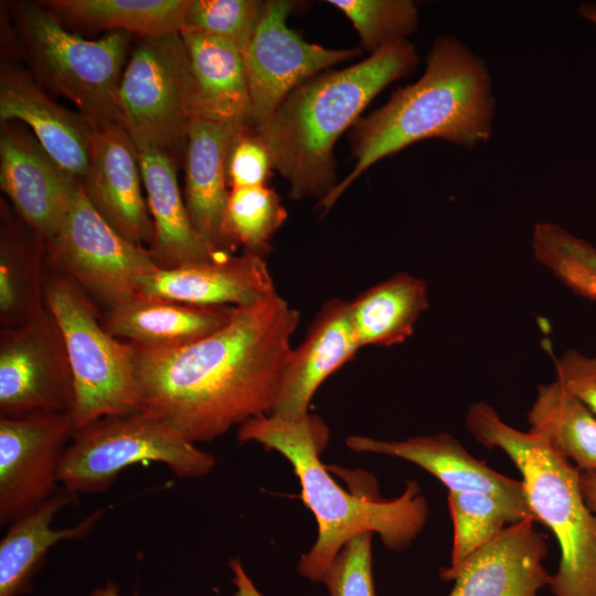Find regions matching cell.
<instances>
[{"label":"cell","instance_id":"ab89813d","mask_svg":"<svg viewBox=\"0 0 596 596\" xmlns=\"http://www.w3.org/2000/svg\"><path fill=\"white\" fill-rule=\"evenodd\" d=\"M578 13L585 20L596 25V2H584L578 7Z\"/></svg>","mask_w":596,"mask_h":596},{"label":"cell","instance_id":"1f68e13d","mask_svg":"<svg viewBox=\"0 0 596 596\" xmlns=\"http://www.w3.org/2000/svg\"><path fill=\"white\" fill-rule=\"evenodd\" d=\"M536 260L575 294L596 300V247L557 224L538 223L533 230Z\"/></svg>","mask_w":596,"mask_h":596},{"label":"cell","instance_id":"d6a6232c","mask_svg":"<svg viewBox=\"0 0 596 596\" xmlns=\"http://www.w3.org/2000/svg\"><path fill=\"white\" fill-rule=\"evenodd\" d=\"M356 30L370 55L386 45L406 40L418 28L419 14L411 0H328Z\"/></svg>","mask_w":596,"mask_h":596},{"label":"cell","instance_id":"3957f363","mask_svg":"<svg viewBox=\"0 0 596 596\" xmlns=\"http://www.w3.org/2000/svg\"><path fill=\"white\" fill-rule=\"evenodd\" d=\"M329 428L313 414L297 419L260 415L238 427L241 443L255 441L281 454L300 481L301 499L313 513L318 536L297 563L298 573L321 583L341 549L353 538L376 532L384 546L406 549L423 530L428 505L416 481L392 500L368 498L343 490L320 461Z\"/></svg>","mask_w":596,"mask_h":596},{"label":"cell","instance_id":"ba28073f","mask_svg":"<svg viewBox=\"0 0 596 596\" xmlns=\"http://www.w3.org/2000/svg\"><path fill=\"white\" fill-rule=\"evenodd\" d=\"M148 462L162 464L175 477L191 479L211 472L215 457L152 415L137 411L75 429L61 460L58 481L77 494L99 493L126 468Z\"/></svg>","mask_w":596,"mask_h":596},{"label":"cell","instance_id":"7c38bea8","mask_svg":"<svg viewBox=\"0 0 596 596\" xmlns=\"http://www.w3.org/2000/svg\"><path fill=\"white\" fill-rule=\"evenodd\" d=\"M0 416L71 412L73 380L60 329L47 307L0 340Z\"/></svg>","mask_w":596,"mask_h":596},{"label":"cell","instance_id":"5b68a950","mask_svg":"<svg viewBox=\"0 0 596 596\" xmlns=\"http://www.w3.org/2000/svg\"><path fill=\"white\" fill-rule=\"evenodd\" d=\"M465 426L485 447L505 453L521 473L536 522L556 538L561 557L550 579L553 596H596V514L583 497L581 469L541 435L508 425L486 402L469 406Z\"/></svg>","mask_w":596,"mask_h":596},{"label":"cell","instance_id":"30bf717a","mask_svg":"<svg viewBox=\"0 0 596 596\" xmlns=\"http://www.w3.org/2000/svg\"><path fill=\"white\" fill-rule=\"evenodd\" d=\"M46 242L55 263L110 309L137 297L140 276L159 267L148 248L110 226L81 183L60 228Z\"/></svg>","mask_w":596,"mask_h":596},{"label":"cell","instance_id":"83f0119b","mask_svg":"<svg viewBox=\"0 0 596 596\" xmlns=\"http://www.w3.org/2000/svg\"><path fill=\"white\" fill-rule=\"evenodd\" d=\"M526 418L557 454L581 471H596V416L558 381L538 385Z\"/></svg>","mask_w":596,"mask_h":596},{"label":"cell","instance_id":"7402d4cb","mask_svg":"<svg viewBox=\"0 0 596 596\" xmlns=\"http://www.w3.org/2000/svg\"><path fill=\"white\" fill-rule=\"evenodd\" d=\"M134 142L155 225L148 249L156 264L160 268H172L226 257L215 254L194 230L179 189L175 158L156 145Z\"/></svg>","mask_w":596,"mask_h":596},{"label":"cell","instance_id":"7a4b0ae2","mask_svg":"<svg viewBox=\"0 0 596 596\" xmlns=\"http://www.w3.org/2000/svg\"><path fill=\"white\" fill-rule=\"evenodd\" d=\"M494 111L492 81L485 60L454 35L437 38L423 75L354 124L350 143L355 164L319 206L328 211L365 170L415 142L441 139L465 148L487 142Z\"/></svg>","mask_w":596,"mask_h":596},{"label":"cell","instance_id":"f546056e","mask_svg":"<svg viewBox=\"0 0 596 596\" xmlns=\"http://www.w3.org/2000/svg\"><path fill=\"white\" fill-rule=\"evenodd\" d=\"M447 501L454 539L450 563L440 571V578L457 570L472 553L493 540L508 525L530 519L483 491H448Z\"/></svg>","mask_w":596,"mask_h":596},{"label":"cell","instance_id":"6da1fadb","mask_svg":"<svg viewBox=\"0 0 596 596\" xmlns=\"http://www.w3.org/2000/svg\"><path fill=\"white\" fill-rule=\"evenodd\" d=\"M299 321L298 310L276 292L237 307L226 326L191 344L129 342L140 411L194 444L272 414Z\"/></svg>","mask_w":596,"mask_h":596},{"label":"cell","instance_id":"8d00e7d4","mask_svg":"<svg viewBox=\"0 0 596 596\" xmlns=\"http://www.w3.org/2000/svg\"><path fill=\"white\" fill-rule=\"evenodd\" d=\"M556 381L596 416V355L568 349L554 361Z\"/></svg>","mask_w":596,"mask_h":596},{"label":"cell","instance_id":"277c9868","mask_svg":"<svg viewBox=\"0 0 596 596\" xmlns=\"http://www.w3.org/2000/svg\"><path fill=\"white\" fill-rule=\"evenodd\" d=\"M419 57L407 39L393 42L347 68L299 85L256 130L292 200L321 201L338 184L334 145L386 86L413 72Z\"/></svg>","mask_w":596,"mask_h":596},{"label":"cell","instance_id":"4dcf8cb0","mask_svg":"<svg viewBox=\"0 0 596 596\" xmlns=\"http://www.w3.org/2000/svg\"><path fill=\"white\" fill-rule=\"evenodd\" d=\"M287 219V211L274 189L266 185L236 188L230 192L224 233L235 249L265 257L270 240Z\"/></svg>","mask_w":596,"mask_h":596},{"label":"cell","instance_id":"8fae6325","mask_svg":"<svg viewBox=\"0 0 596 596\" xmlns=\"http://www.w3.org/2000/svg\"><path fill=\"white\" fill-rule=\"evenodd\" d=\"M292 8L287 0L265 1L260 22L243 54L255 130L270 120L299 85L362 54L359 47L328 49L305 41L287 25Z\"/></svg>","mask_w":596,"mask_h":596},{"label":"cell","instance_id":"603a6c76","mask_svg":"<svg viewBox=\"0 0 596 596\" xmlns=\"http://www.w3.org/2000/svg\"><path fill=\"white\" fill-rule=\"evenodd\" d=\"M192 77L191 115L233 130L253 128L244 57L233 46L182 29Z\"/></svg>","mask_w":596,"mask_h":596},{"label":"cell","instance_id":"9a60e30c","mask_svg":"<svg viewBox=\"0 0 596 596\" xmlns=\"http://www.w3.org/2000/svg\"><path fill=\"white\" fill-rule=\"evenodd\" d=\"M0 185L18 214L46 241L60 228L79 181L58 167L36 138L1 123Z\"/></svg>","mask_w":596,"mask_h":596},{"label":"cell","instance_id":"d6986e66","mask_svg":"<svg viewBox=\"0 0 596 596\" xmlns=\"http://www.w3.org/2000/svg\"><path fill=\"white\" fill-rule=\"evenodd\" d=\"M0 120L24 123L58 167L76 180L83 179L94 128L79 113L52 100L23 70L1 68Z\"/></svg>","mask_w":596,"mask_h":596},{"label":"cell","instance_id":"ac0fdd59","mask_svg":"<svg viewBox=\"0 0 596 596\" xmlns=\"http://www.w3.org/2000/svg\"><path fill=\"white\" fill-rule=\"evenodd\" d=\"M345 444L353 451L382 454L413 462L435 476L448 491L478 490L494 496L522 517L536 522L522 481L497 472L485 460L472 456L450 434L403 440L354 435L348 437Z\"/></svg>","mask_w":596,"mask_h":596},{"label":"cell","instance_id":"52a82bcc","mask_svg":"<svg viewBox=\"0 0 596 596\" xmlns=\"http://www.w3.org/2000/svg\"><path fill=\"white\" fill-rule=\"evenodd\" d=\"M44 297L65 345L73 380L75 429L106 416L140 411L131 344L111 336L71 279L44 280Z\"/></svg>","mask_w":596,"mask_h":596},{"label":"cell","instance_id":"cb8c5ba5","mask_svg":"<svg viewBox=\"0 0 596 596\" xmlns=\"http://www.w3.org/2000/svg\"><path fill=\"white\" fill-rule=\"evenodd\" d=\"M77 501V493L60 486L45 502L9 523L0 541V596L30 593L49 551L60 542L84 539L106 513L98 508L72 526L53 528L55 514Z\"/></svg>","mask_w":596,"mask_h":596},{"label":"cell","instance_id":"f35d334b","mask_svg":"<svg viewBox=\"0 0 596 596\" xmlns=\"http://www.w3.org/2000/svg\"><path fill=\"white\" fill-rule=\"evenodd\" d=\"M579 483L587 505L596 514V471H581Z\"/></svg>","mask_w":596,"mask_h":596},{"label":"cell","instance_id":"d590c367","mask_svg":"<svg viewBox=\"0 0 596 596\" xmlns=\"http://www.w3.org/2000/svg\"><path fill=\"white\" fill-rule=\"evenodd\" d=\"M274 170L268 147L254 128L236 131L227 159L232 189L265 185Z\"/></svg>","mask_w":596,"mask_h":596},{"label":"cell","instance_id":"5bb4252c","mask_svg":"<svg viewBox=\"0 0 596 596\" xmlns=\"http://www.w3.org/2000/svg\"><path fill=\"white\" fill-rule=\"evenodd\" d=\"M95 210L131 243L151 245L155 225L142 195L136 145L118 124L94 129L88 168L79 181Z\"/></svg>","mask_w":596,"mask_h":596},{"label":"cell","instance_id":"9c48e42d","mask_svg":"<svg viewBox=\"0 0 596 596\" xmlns=\"http://www.w3.org/2000/svg\"><path fill=\"white\" fill-rule=\"evenodd\" d=\"M118 91L123 125L135 141L156 145L175 158L185 151L192 119V77L180 32L140 38Z\"/></svg>","mask_w":596,"mask_h":596},{"label":"cell","instance_id":"4fadbf2b","mask_svg":"<svg viewBox=\"0 0 596 596\" xmlns=\"http://www.w3.org/2000/svg\"><path fill=\"white\" fill-rule=\"evenodd\" d=\"M75 425L71 412L0 417V523L9 524L60 488L58 469Z\"/></svg>","mask_w":596,"mask_h":596},{"label":"cell","instance_id":"8992f818","mask_svg":"<svg viewBox=\"0 0 596 596\" xmlns=\"http://www.w3.org/2000/svg\"><path fill=\"white\" fill-rule=\"evenodd\" d=\"M14 19L39 82L74 104L94 128L123 125L118 91L131 33L86 40L38 2H17Z\"/></svg>","mask_w":596,"mask_h":596},{"label":"cell","instance_id":"f1b7e54d","mask_svg":"<svg viewBox=\"0 0 596 596\" xmlns=\"http://www.w3.org/2000/svg\"><path fill=\"white\" fill-rule=\"evenodd\" d=\"M0 245V315L6 328L22 326L45 307L41 276L42 236L29 240L2 216Z\"/></svg>","mask_w":596,"mask_h":596},{"label":"cell","instance_id":"e575fe53","mask_svg":"<svg viewBox=\"0 0 596 596\" xmlns=\"http://www.w3.org/2000/svg\"><path fill=\"white\" fill-rule=\"evenodd\" d=\"M372 536V532L362 533L341 549L321 582L329 596H375Z\"/></svg>","mask_w":596,"mask_h":596},{"label":"cell","instance_id":"d4e9b609","mask_svg":"<svg viewBox=\"0 0 596 596\" xmlns=\"http://www.w3.org/2000/svg\"><path fill=\"white\" fill-rule=\"evenodd\" d=\"M233 306H195L138 295L111 308L104 328L114 337L146 348H179L201 340L226 326Z\"/></svg>","mask_w":596,"mask_h":596},{"label":"cell","instance_id":"44dd1931","mask_svg":"<svg viewBox=\"0 0 596 596\" xmlns=\"http://www.w3.org/2000/svg\"><path fill=\"white\" fill-rule=\"evenodd\" d=\"M235 132L221 124L192 118L184 153L189 217L204 243L221 256L234 251L224 233V220L231 192L226 188L227 159Z\"/></svg>","mask_w":596,"mask_h":596},{"label":"cell","instance_id":"4316f807","mask_svg":"<svg viewBox=\"0 0 596 596\" xmlns=\"http://www.w3.org/2000/svg\"><path fill=\"white\" fill-rule=\"evenodd\" d=\"M60 21L156 38L180 32L191 0H43Z\"/></svg>","mask_w":596,"mask_h":596},{"label":"cell","instance_id":"e0dca14e","mask_svg":"<svg viewBox=\"0 0 596 596\" xmlns=\"http://www.w3.org/2000/svg\"><path fill=\"white\" fill-rule=\"evenodd\" d=\"M276 294L265 257L241 255L160 268L140 276L138 295L195 306L243 307Z\"/></svg>","mask_w":596,"mask_h":596},{"label":"cell","instance_id":"74e56055","mask_svg":"<svg viewBox=\"0 0 596 596\" xmlns=\"http://www.w3.org/2000/svg\"><path fill=\"white\" fill-rule=\"evenodd\" d=\"M233 573V584L235 586V596H264L252 578L246 573L242 562L238 558H232L228 563ZM88 596H125L120 593L119 588L113 584L107 583L104 586L94 588Z\"/></svg>","mask_w":596,"mask_h":596},{"label":"cell","instance_id":"836d02e7","mask_svg":"<svg viewBox=\"0 0 596 596\" xmlns=\"http://www.w3.org/2000/svg\"><path fill=\"white\" fill-rule=\"evenodd\" d=\"M264 7L258 0H191L182 29L213 36L244 54Z\"/></svg>","mask_w":596,"mask_h":596},{"label":"cell","instance_id":"ffe728a7","mask_svg":"<svg viewBox=\"0 0 596 596\" xmlns=\"http://www.w3.org/2000/svg\"><path fill=\"white\" fill-rule=\"evenodd\" d=\"M350 301L333 298L317 312L301 344L285 369L272 414L287 419L306 416L321 383L360 350Z\"/></svg>","mask_w":596,"mask_h":596},{"label":"cell","instance_id":"484cf974","mask_svg":"<svg viewBox=\"0 0 596 596\" xmlns=\"http://www.w3.org/2000/svg\"><path fill=\"white\" fill-rule=\"evenodd\" d=\"M428 286L408 273H396L350 301V316L360 348L405 342L428 308Z\"/></svg>","mask_w":596,"mask_h":596},{"label":"cell","instance_id":"2e32d148","mask_svg":"<svg viewBox=\"0 0 596 596\" xmlns=\"http://www.w3.org/2000/svg\"><path fill=\"white\" fill-rule=\"evenodd\" d=\"M535 523L523 519L508 525L444 576L455 582L448 596H539L551 575L543 565L547 539Z\"/></svg>","mask_w":596,"mask_h":596}]
</instances>
